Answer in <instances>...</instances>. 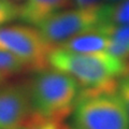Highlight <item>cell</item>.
<instances>
[{"label":"cell","mask_w":129,"mask_h":129,"mask_svg":"<svg viewBox=\"0 0 129 129\" xmlns=\"http://www.w3.org/2000/svg\"><path fill=\"white\" fill-rule=\"evenodd\" d=\"M48 63L54 69L74 78L82 89L78 97L116 92L118 78L129 75V62L107 51L75 53L54 47L48 54Z\"/></svg>","instance_id":"cell-1"},{"label":"cell","mask_w":129,"mask_h":129,"mask_svg":"<svg viewBox=\"0 0 129 129\" xmlns=\"http://www.w3.org/2000/svg\"><path fill=\"white\" fill-rule=\"evenodd\" d=\"M27 88L31 109L41 117L61 123L74 110L80 84L60 70H40Z\"/></svg>","instance_id":"cell-2"},{"label":"cell","mask_w":129,"mask_h":129,"mask_svg":"<svg viewBox=\"0 0 129 129\" xmlns=\"http://www.w3.org/2000/svg\"><path fill=\"white\" fill-rule=\"evenodd\" d=\"M73 120L78 129H129V112L116 92L78 97Z\"/></svg>","instance_id":"cell-3"},{"label":"cell","mask_w":129,"mask_h":129,"mask_svg":"<svg viewBox=\"0 0 129 129\" xmlns=\"http://www.w3.org/2000/svg\"><path fill=\"white\" fill-rule=\"evenodd\" d=\"M0 48L21 59L27 69L40 71L48 63L52 47L30 25H5L0 27Z\"/></svg>","instance_id":"cell-4"},{"label":"cell","mask_w":129,"mask_h":129,"mask_svg":"<svg viewBox=\"0 0 129 129\" xmlns=\"http://www.w3.org/2000/svg\"><path fill=\"white\" fill-rule=\"evenodd\" d=\"M104 6L100 9L61 10L38 26L43 39L52 47L84 32L95 30L104 24Z\"/></svg>","instance_id":"cell-5"},{"label":"cell","mask_w":129,"mask_h":129,"mask_svg":"<svg viewBox=\"0 0 129 129\" xmlns=\"http://www.w3.org/2000/svg\"><path fill=\"white\" fill-rule=\"evenodd\" d=\"M34 115L26 88H0V129H21Z\"/></svg>","instance_id":"cell-6"},{"label":"cell","mask_w":129,"mask_h":129,"mask_svg":"<svg viewBox=\"0 0 129 129\" xmlns=\"http://www.w3.org/2000/svg\"><path fill=\"white\" fill-rule=\"evenodd\" d=\"M69 2L70 0H24L19 5L18 19L26 25L38 27Z\"/></svg>","instance_id":"cell-7"},{"label":"cell","mask_w":129,"mask_h":129,"mask_svg":"<svg viewBox=\"0 0 129 129\" xmlns=\"http://www.w3.org/2000/svg\"><path fill=\"white\" fill-rule=\"evenodd\" d=\"M109 42L110 39L108 36L99 28H97L95 30L75 36L56 47L75 53H96V52L107 51Z\"/></svg>","instance_id":"cell-8"},{"label":"cell","mask_w":129,"mask_h":129,"mask_svg":"<svg viewBox=\"0 0 129 129\" xmlns=\"http://www.w3.org/2000/svg\"><path fill=\"white\" fill-rule=\"evenodd\" d=\"M99 29L106 34L110 42L107 52L116 57L128 59L129 58V24L127 25H113L103 24Z\"/></svg>","instance_id":"cell-9"},{"label":"cell","mask_w":129,"mask_h":129,"mask_svg":"<svg viewBox=\"0 0 129 129\" xmlns=\"http://www.w3.org/2000/svg\"><path fill=\"white\" fill-rule=\"evenodd\" d=\"M104 24L127 25L129 24V0L108 3L103 9Z\"/></svg>","instance_id":"cell-10"},{"label":"cell","mask_w":129,"mask_h":129,"mask_svg":"<svg viewBox=\"0 0 129 129\" xmlns=\"http://www.w3.org/2000/svg\"><path fill=\"white\" fill-rule=\"evenodd\" d=\"M25 69H27V67L21 59L0 48V73L9 76L11 74L18 73Z\"/></svg>","instance_id":"cell-11"},{"label":"cell","mask_w":129,"mask_h":129,"mask_svg":"<svg viewBox=\"0 0 129 129\" xmlns=\"http://www.w3.org/2000/svg\"><path fill=\"white\" fill-rule=\"evenodd\" d=\"M19 5L13 0H0V27L18 18Z\"/></svg>","instance_id":"cell-12"},{"label":"cell","mask_w":129,"mask_h":129,"mask_svg":"<svg viewBox=\"0 0 129 129\" xmlns=\"http://www.w3.org/2000/svg\"><path fill=\"white\" fill-rule=\"evenodd\" d=\"M60 125H61L60 123L45 119L35 113L31 119L21 129H59Z\"/></svg>","instance_id":"cell-13"},{"label":"cell","mask_w":129,"mask_h":129,"mask_svg":"<svg viewBox=\"0 0 129 129\" xmlns=\"http://www.w3.org/2000/svg\"><path fill=\"white\" fill-rule=\"evenodd\" d=\"M73 8L78 9H100L103 6H106V0H70Z\"/></svg>","instance_id":"cell-14"},{"label":"cell","mask_w":129,"mask_h":129,"mask_svg":"<svg viewBox=\"0 0 129 129\" xmlns=\"http://www.w3.org/2000/svg\"><path fill=\"white\" fill-rule=\"evenodd\" d=\"M118 91L119 97L122 98L123 102L125 103L127 110L129 112V75L124 76L118 83Z\"/></svg>","instance_id":"cell-15"},{"label":"cell","mask_w":129,"mask_h":129,"mask_svg":"<svg viewBox=\"0 0 129 129\" xmlns=\"http://www.w3.org/2000/svg\"><path fill=\"white\" fill-rule=\"evenodd\" d=\"M59 129H78L75 127H70V126H67V125H60Z\"/></svg>","instance_id":"cell-16"},{"label":"cell","mask_w":129,"mask_h":129,"mask_svg":"<svg viewBox=\"0 0 129 129\" xmlns=\"http://www.w3.org/2000/svg\"><path fill=\"white\" fill-rule=\"evenodd\" d=\"M6 78H7L6 75H3V74L0 73V84H1V83L3 82V81H5V79H6Z\"/></svg>","instance_id":"cell-17"},{"label":"cell","mask_w":129,"mask_h":129,"mask_svg":"<svg viewBox=\"0 0 129 129\" xmlns=\"http://www.w3.org/2000/svg\"><path fill=\"white\" fill-rule=\"evenodd\" d=\"M118 1H122V0H106V2H109V3H115Z\"/></svg>","instance_id":"cell-18"},{"label":"cell","mask_w":129,"mask_h":129,"mask_svg":"<svg viewBox=\"0 0 129 129\" xmlns=\"http://www.w3.org/2000/svg\"><path fill=\"white\" fill-rule=\"evenodd\" d=\"M13 1H16V0H13Z\"/></svg>","instance_id":"cell-19"}]
</instances>
